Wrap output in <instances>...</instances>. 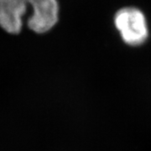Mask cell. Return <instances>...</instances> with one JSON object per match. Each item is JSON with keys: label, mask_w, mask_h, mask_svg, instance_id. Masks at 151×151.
Returning a JSON list of instances; mask_svg holds the SVG:
<instances>
[{"label": "cell", "mask_w": 151, "mask_h": 151, "mask_svg": "<svg viewBox=\"0 0 151 151\" xmlns=\"http://www.w3.org/2000/svg\"><path fill=\"white\" fill-rule=\"evenodd\" d=\"M115 27L125 43L138 46L145 42L149 29L144 14L136 8H124L114 17Z\"/></svg>", "instance_id": "obj_1"}, {"label": "cell", "mask_w": 151, "mask_h": 151, "mask_svg": "<svg viewBox=\"0 0 151 151\" xmlns=\"http://www.w3.org/2000/svg\"><path fill=\"white\" fill-rule=\"evenodd\" d=\"M31 14L27 26L37 34L50 31L58 22L59 4L57 0H29Z\"/></svg>", "instance_id": "obj_2"}, {"label": "cell", "mask_w": 151, "mask_h": 151, "mask_svg": "<svg viewBox=\"0 0 151 151\" xmlns=\"http://www.w3.org/2000/svg\"><path fill=\"white\" fill-rule=\"evenodd\" d=\"M29 8V0H0V27L9 34H19Z\"/></svg>", "instance_id": "obj_3"}]
</instances>
